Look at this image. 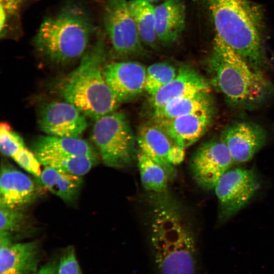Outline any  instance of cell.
<instances>
[{
	"instance_id": "cell-24",
	"label": "cell",
	"mask_w": 274,
	"mask_h": 274,
	"mask_svg": "<svg viewBox=\"0 0 274 274\" xmlns=\"http://www.w3.org/2000/svg\"><path fill=\"white\" fill-rule=\"evenodd\" d=\"M178 70L165 62L154 63L146 68L145 90L150 96L169 83L177 75Z\"/></svg>"
},
{
	"instance_id": "cell-28",
	"label": "cell",
	"mask_w": 274,
	"mask_h": 274,
	"mask_svg": "<svg viewBox=\"0 0 274 274\" xmlns=\"http://www.w3.org/2000/svg\"><path fill=\"white\" fill-rule=\"evenodd\" d=\"M25 147L23 139L7 122L0 124V149L2 153L13 157Z\"/></svg>"
},
{
	"instance_id": "cell-21",
	"label": "cell",
	"mask_w": 274,
	"mask_h": 274,
	"mask_svg": "<svg viewBox=\"0 0 274 274\" xmlns=\"http://www.w3.org/2000/svg\"><path fill=\"white\" fill-rule=\"evenodd\" d=\"M209 93H198L178 97L154 109L155 122L171 120L212 106Z\"/></svg>"
},
{
	"instance_id": "cell-22",
	"label": "cell",
	"mask_w": 274,
	"mask_h": 274,
	"mask_svg": "<svg viewBox=\"0 0 274 274\" xmlns=\"http://www.w3.org/2000/svg\"><path fill=\"white\" fill-rule=\"evenodd\" d=\"M128 5L142 43L152 49L157 48L159 42L155 29V7L143 0H130Z\"/></svg>"
},
{
	"instance_id": "cell-26",
	"label": "cell",
	"mask_w": 274,
	"mask_h": 274,
	"mask_svg": "<svg viewBox=\"0 0 274 274\" xmlns=\"http://www.w3.org/2000/svg\"><path fill=\"white\" fill-rule=\"evenodd\" d=\"M25 220V215L21 208L0 206V235L12 236L20 232Z\"/></svg>"
},
{
	"instance_id": "cell-2",
	"label": "cell",
	"mask_w": 274,
	"mask_h": 274,
	"mask_svg": "<svg viewBox=\"0 0 274 274\" xmlns=\"http://www.w3.org/2000/svg\"><path fill=\"white\" fill-rule=\"evenodd\" d=\"M208 4L214 39L261 70L267 60L263 14L260 6L250 0H208Z\"/></svg>"
},
{
	"instance_id": "cell-6",
	"label": "cell",
	"mask_w": 274,
	"mask_h": 274,
	"mask_svg": "<svg viewBox=\"0 0 274 274\" xmlns=\"http://www.w3.org/2000/svg\"><path fill=\"white\" fill-rule=\"evenodd\" d=\"M92 139L106 165L122 168L132 162L134 138L123 112L114 111L95 120Z\"/></svg>"
},
{
	"instance_id": "cell-16",
	"label": "cell",
	"mask_w": 274,
	"mask_h": 274,
	"mask_svg": "<svg viewBox=\"0 0 274 274\" xmlns=\"http://www.w3.org/2000/svg\"><path fill=\"white\" fill-rule=\"evenodd\" d=\"M36 191L35 184L28 176L12 166H2L0 206L21 208L33 199Z\"/></svg>"
},
{
	"instance_id": "cell-27",
	"label": "cell",
	"mask_w": 274,
	"mask_h": 274,
	"mask_svg": "<svg viewBox=\"0 0 274 274\" xmlns=\"http://www.w3.org/2000/svg\"><path fill=\"white\" fill-rule=\"evenodd\" d=\"M27 0H0L1 38H5L10 27L18 21L20 12Z\"/></svg>"
},
{
	"instance_id": "cell-15",
	"label": "cell",
	"mask_w": 274,
	"mask_h": 274,
	"mask_svg": "<svg viewBox=\"0 0 274 274\" xmlns=\"http://www.w3.org/2000/svg\"><path fill=\"white\" fill-rule=\"evenodd\" d=\"M138 143L141 152L160 165L166 171L169 180L176 174L175 167L170 163L171 154L175 144L164 130L155 123L147 124L139 130Z\"/></svg>"
},
{
	"instance_id": "cell-1",
	"label": "cell",
	"mask_w": 274,
	"mask_h": 274,
	"mask_svg": "<svg viewBox=\"0 0 274 274\" xmlns=\"http://www.w3.org/2000/svg\"><path fill=\"white\" fill-rule=\"evenodd\" d=\"M150 199V244L156 274H197L195 236L183 209L165 192Z\"/></svg>"
},
{
	"instance_id": "cell-19",
	"label": "cell",
	"mask_w": 274,
	"mask_h": 274,
	"mask_svg": "<svg viewBox=\"0 0 274 274\" xmlns=\"http://www.w3.org/2000/svg\"><path fill=\"white\" fill-rule=\"evenodd\" d=\"M33 149L39 161L45 159L76 156L98 157L91 145L79 138L42 136L35 142Z\"/></svg>"
},
{
	"instance_id": "cell-13",
	"label": "cell",
	"mask_w": 274,
	"mask_h": 274,
	"mask_svg": "<svg viewBox=\"0 0 274 274\" xmlns=\"http://www.w3.org/2000/svg\"><path fill=\"white\" fill-rule=\"evenodd\" d=\"M40 262L37 242L14 243L12 237L0 235V274H36Z\"/></svg>"
},
{
	"instance_id": "cell-32",
	"label": "cell",
	"mask_w": 274,
	"mask_h": 274,
	"mask_svg": "<svg viewBox=\"0 0 274 274\" xmlns=\"http://www.w3.org/2000/svg\"><path fill=\"white\" fill-rule=\"evenodd\" d=\"M143 1H146V2H149L150 3H153L157 2H158V1H159L160 0H143Z\"/></svg>"
},
{
	"instance_id": "cell-3",
	"label": "cell",
	"mask_w": 274,
	"mask_h": 274,
	"mask_svg": "<svg viewBox=\"0 0 274 274\" xmlns=\"http://www.w3.org/2000/svg\"><path fill=\"white\" fill-rule=\"evenodd\" d=\"M207 65L211 84L233 107L255 108L272 92V84L261 70L214 38Z\"/></svg>"
},
{
	"instance_id": "cell-23",
	"label": "cell",
	"mask_w": 274,
	"mask_h": 274,
	"mask_svg": "<svg viewBox=\"0 0 274 274\" xmlns=\"http://www.w3.org/2000/svg\"><path fill=\"white\" fill-rule=\"evenodd\" d=\"M137 160L144 188L153 193L165 192L169 180L165 169L141 151L138 154Z\"/></svg>"
},
{
	"instance_id": "cell-31",
	"label": "cell",
	"mask_w": 274,
	"mask_h": 274,
	"mask_svg": "<svg viewBox=\"0 0 274 274\" xmlns=\"http://www.w3.org/2000/svg\"><path fill=\"white\" fill-rule=\"evenodd\" d=\"M57 262H48L42 265L36 274H57Z\"/></svg>"
},
{
	"instance_id": "cell-11",
	"label": "cell",
	"mask_w": 274,
	"mask_h": 274,
	"mask_svg": "<svg viewBox=\"0 0 274 274\" xmlns=\"http://www.w3.org/2000/svg\"><path fill=\"white\" fill-rule=\"evenodd\" d=\"M220 139L226 146L233 162L241 163L251 160L264 146L266 133L259 125L242 121L225 127Z\"/></svg>"
},
{
	"instance_id": "cell-18",
	"label": "cell",
	"mask_w": 274,
	"mask_h": 274,
	"mask_svg": "<svg viewBox=\"0 0 274 274\" xmlns=\"http://www.w3.org/2000/svg\"><path fill=\"white\" fill-rule=\"evenodd\" d=\"M155 18L159 42L165 45L174 44L185 28V0H164L155 7Z\"/></svg>"
},
{
	"instance_id": "cell-29",
	"label": "cell",
	"mask_w": 274,
	"mask_h": 274,
	"mask_svg": "<svg viewBox=\"0 0 274 274\" xmlns=\"http://www.w3.org/2000/svg\"><path fill=\"white\" fill-rule=\"evenodd\" d=\"M12 158L23 169L40 178L42 171L41 163L34 153L25 147L21 149Z\"/></svg>"
},
{
	"instance_id": "cell-7",
	"label": "cell",
	"mask_w": 274,
	"mask_h": 274,
	"mask_svg": "<svg viewBox=\"0 0 274 274\" xmlns=\"http://www.w3.org/2000/svg\"><path fill=\"white\" fill-rule=\"evenodd\" d=\"M103 22L114 51L122 56L142 54L145 52L126 0H105Z\"/></svg>"
},
{
	"instance_id": "cell-10",
	"label": "cell",
	"mask_w": 274,
	"mask_h": 274,
	"mask_svg": "<svg viewBox=\"0 0 274 274\" xmlns=\"http://www.w3.org/2000/svg\"><path fill=\"white\" fill-rule=\"evenodd\" d=\"M38 124L48 135L65 138H79L87 127L85 116L66 101L43 105L38 115Z\"/></svg>"
},
{
	"instance_id": "cell-30",
	"label": "cell",
	"mask_w": 274,
	"mask_h": 274,
	"mask_svg": "<svg viewBox=\"0 0 274 274\" xmlns=\"http://www.w3.org/2000/svg\"><path fill=\"white\" fill-rule=\"evenodd\" d=\"M57 274H81L73 247L65 248L57 261Z\"/></svg>"
},
{
	"instance_id": "cell-17",
	"label": "cell",
	"mask_w": 274,
	"mask_h": 274,
	"mask_svg": "<svg viewBox=\"0 0 274 274\" xmlns=\"http://www.w3.org/2000/svg\"><path fill=\"white\" fill-rule=\"evenodd\" d=\"M209 83L194 70L188 66L179 69L177 75L169 83L151 96L154 109L168 101L185 95L210 92Z\"/></svg>"
},
{
	"instance_id": "cell-9",
	"label": "cell",
	"mask_w": 274,
	"mask_h": 274,
	"mask_svg": "<svg viewBox=\"0 0 274 274\" xmlns=\"http://www.w3.org/2000/svg\"><path fill=\"white\" fill-rule=\"evenodd\" d=\"M233 162L226 146L219 139L206 143L197 150L191 160L190 168L196 183L211 190Z\"/></svg>"
},
{
	"instance_id": "cell-5",
	"label": "cell",
	"mask_w": 274,
	"mask_h": 274,
	"mask_svg": "<svg viewBox=\"0 0 274 274\" xmlns=\"http://www.w3.org/2000/svg\"><path fill=\"white\" fill-rule=\"evenodd\" d=\"M95 28L89 13L81 5L68 3L58 13L46 17L33 41L39 54L62 63L82 56Z\"/></svg>"
},
{
	"instance_id": "cell-25",
	"label": "cell",
	"mask_w": 274,
	"mask_h": 274,
	"mask_svg": "<svg viewBox=\"0 0 274 274\" xmlns=\"http://www.w3.org/2000/svg\"><path fill=\"white\" fill-rule=\"evenodd\" d=\"M98 157L90 156H69L49 158L41 160L45 166L53 167L73 175L82 176L87 174L98 162Z\"/></svg>"
},
{
	"instance_id": "cell-14",
	"label": "cell",
	"mask_w": 274,
	"mask_h": 274,
	"mask_svg": "<svg viewBox=\"0 0 274 274\" xmlns=\"http://www.w3.org/2000/svg\"><path fill=\"white\" fill-rule=\"evenodd\" d=\"M213 107L171 120L155 122L179 146L186 149L205 133L213 119Z\"/></svg>"
},
{
	"instance_id": "cell-8",
	"label": "cell",
	"mask_w": 274,
	"mask_h": 274,
	"mask_svg": "<svg viewBox=\"0 0 274 274\" xmlns=\"http://www.w3.org/2000/svg\"><path fill=\"white\" fill-rule=\"evenodd\" d=\"M259 185L258 177L251 169L237 167L226 172L214 188L219 205L220 219L226 221L244 208Z\"/></svg>"
},
{
	"instance_id": "cell-12",
	"label": "cell",
	"mask_w": 274,
	"mask_h": 274,
	"mask_svg": "<svg viewBox=\"0 0 274 274\" xmlns=\"http://www.w3.org/2000/svg\"><path fill=\"white\" fill-rule=\"evenodd\" d=\"M146 68L136 61L114 62L104 66L105 80L119 102L145 90Z\"/></svg>"
},
{
	"instance_id": "cell-33",
	"label": "cell",
	"mask_w": 274,
	"mask_h": 274,
	"mask_svg": "<svg viewBox=\"0 0 274 274\" xmlns=\"http://www.w3.org/2000/svg\"><path fill=\"white\" fill-rule=\"evenodd\" d=\"M273 57H274V55H273Z\"/></svg>"
},
{
	"instance_id": "cell-4",
	"label": "cell",
	"mask_w": 274,
	"mask_h": 274,
	"mask_svg": "<svg viewBox=\"0 0 274 274\" xmlns=\"http://www.w3.org/2000/svg\"><path fill=\"white\" fill-rule=\"evenodd\" d=\"M105 49L104 40L100 37L85 52L78 66L59 85L66 101L95 120L115 111L120 103L104 77Z\"/></svg>"
},
{
	"instance_id": "cell-20",
	"label": "cell",
	"mask_w": 274,
	"mask_h": 274,
	"mask_svg": "<svg viewBox=\"0 0 274 274\" xmlns=\"http://www.w3.org/2000/svg\"><path fill=\"white\" fill-rule=\"evenodd\" d=\"M40 178L49 191L68 203L77 198L82 184L81 176L48 166L42 171Z\"/></svg>"
}]
</instances>
